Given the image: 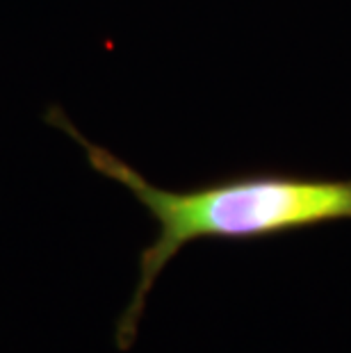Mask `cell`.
<instances>
[{
  "label": "cell",
  "mask_w": 351,
  "mask_h": 353,
  "mask_svg": "<svg viewBox=\"0 0 351 353\" xmlns=\"http://www.w3.org/2000/svg\"><path fill=\"white\" fill-rule=\"evenodd\" d=\"M46 121L76 139L89 167L132 192L158 221V235L139 255L137 285L119 319L117 342H135L146 299L158 276L181 249L199 239H258L279 232L351 219V178H303L246 174L174 192L148 183L128 162L89 141L62 108H48Z\"/></svg>",
  "instance_id": "6da1fadb"
}]
</instances>
